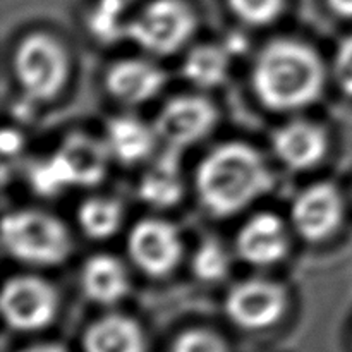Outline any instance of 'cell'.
<instances>
[{
  "mask_svg": "<svg viewBox=\"0 0 352 352\" xmlns=\"http://www.w3.org/2000/svg\"><path fill=\"white\" fill-rule=\"evenodd\" d=\"M274 172L260 151L243 141L213 148L196 168L195 186L203 208L213 217L243 212L274 188Z\"/></svg>",
  "mask_w": 352,
  "mask_h": 352,
  "instance_id": "cell-1",
  "label": "cell"
},
{
  "mask_svg": "<svg viewBox=\"0 0 352 352\" xmlns=\"http://www.w3.org/2000/svg\"><path fill=\"white\" fill-rule=\"evenodd\" d=\"M327 81L325 64L308 43L278 38L265 45L251 71L260 103L274 112H294L315 103Z\"/></svg>",
  "mask_w": 352,
  "mask_h": 352,
  "instance_id": "cell-2",
  "label": "cell"
},
{
  "mask_svg": "<svg viewBox=\"0 0 352 352\" xmlns=\"http://www.w3.org/2000/svg\"><path fill=\"white\" fill-rule=\"evenodd\" d=\"M2 246L12 260L31 267H57L72 250L67 227L41 210H16L2 220Z\"/></svg>",
  "mask_w": 352,
  "mask_h": 352,
  "instance_id": "cell-3",
  "label": "cell"
},
{
  "mask_svg": "<svg viewBox=\"0 0 352 352\" xmlns=\"http://www.w3.org/2000/svg\"><path fill=\"white\" fill-rule=\"evenodd\" d=\"M12 67L24 98L48 102L67 82L69 55L64 45L50 33L33 31L17 43Z\"/></svg>",
  "mask_w": 352,
  "mask_h": 352,
  "instance_id": "cell-4",
  "label": "cell"
},
{
  "mask_svg": "<svg viewBox=\"0 0 352 352\" xmlns=\"http://www.w3.org/2000/svg\"><path fill=\"white\" fill-rule=\"evenodd\" d=\"M196 30L195 10L184 0H151L124 26V38L151 55L181 50Z\"/></svg>",
  "mask_w": 352,
  "mask_h": 352,
  "instance_id": "cell-5",
  "label": "cell"
},
{
  "mask_svg": "<svg viewBox=\"0 0 352 352\" xmlns=\"http://www.w3.org/2000/svg\"><path fill=\"white\" fill-rule=\"evenodd\" d=\"M57 306L55 287L36 275H14L3 284L0 308L12 329L23 332L43 329L54 320Z\"/></svg>",
  "mask_w": 352,
  "mask_h": 352,
  "instance_id": "cell-6",
  "label": "cell"
},
{
  "mask_svg": "<svg viewBox=\"0 0 352 352\" xmlns=\"http://www.w3.org/2000/svg\"><path fill=\"white\" fill-rule=\"evenodd\" d=\"M181 232L174 223L162 219H143L134 223L127 236V253L133 263L150 277H165L181 263Z\"/></svg>",
  "mask_w": 352,
  "mask_h": 352,
  "instance_id": "cell-7",
  "label": "cell"
},
{
  "mask_svg": "<svg viewBox=\"0 0 352 352\" xmlns=\"http://www.w3.org/2000/svg\"><path fill=\"white\" fill-rule=\"evenodd\" d=\"M217 120L219 110L205 96L179 95L162 107L153 127L158 141L182 151L212 133Z\"/></svg>",
  "mask_w": 352,
  "mask_h": 352,
  "instance_id": "cell-8",
  "label": "cell"
},
{
  "mask_svg": "<svg viewBox=\"0 0 352 352\" xmlns=\"http://www.w3.org/2000/svg\"><path fill=\"white\" fill-rule=\"evenodd\" d=\"M287 291L268 278H250L234 285L226 298V311L236 325L260 330L274 325L287 309Z\"/></svg>",
  "mask_w": 352,
  "mask_h": 352,
  "instance_id": "cell-9",
  "label": "cell"
},
{
  "mask_svg": "<svg viewBox=\"0 0 352 352\" xmlns=\"http://www.w3.org/2000/svg\"><path fill=\"white\" fill-rule=\"evenodd\" d=\"M342 195L332 182H315L302 189L291 205V223L308 243L329 239L342 223Z\"/></svg>",
  "mask_w": 352,
  "mask_h": 352,
  "instance_id": "cell-10",
  "label": "cell"
},
{
  "mask_svg": "<svg viewBox=\"0 0 352 352\" xmlns=\"http://www.w3.org/2000/svg\"><path fill=\"white\" fill-rule=\"evenodd\" d=\"M291 237L287 226L270 212L256 213L244 222L236 237V251L241 260L254 267H270L289 253Z\"/></svg>",
  "mask_w": 352,
  "mask_h": 352,
  "instance_id": "cell-11",
  "label": "cell"
},
{
  "mask_svg": "<svg viewBox=\"0 0 352 352\" xmlns=\"http://www.w3.org/2000/svg\"><path fill=\"white\" fill-rule=\"evenodd\" d=\"M272 146L285 167L292 170H308L325 158L329 151V136L320 124L298 119L275 131Z\"/></svg>",
  "mask_w": 352,
  "mask_h": 352,
  "instance_id": "cell-12",
  "label": "cell"
},
{
  "mask_svg": "<svg viewBox=\"0 0 352 352\" xmlns=\"http://www.w3.org/2000/svg\"><path fill=\"white\" fill-rule=\"evenodd\" d=\"M167 76L144 58H122L107 69L105 88L113 100L126 105H141L164 89Z\"/></svg>",
  "mask_w": 352,
  "mask_h": 352,
  "instance_id": "cell-13",
  "label": "cell"
},
{
  "mask_svg": "<svg viewBox=\"0 0 352 352\" xmlns=\"http://www.w3.org/2000/svg\"><path fill=\"white\" fill-rule=\"evenodd\" d=\"M57 151L71 172L74 188H91L105 179L112 158L105 140L86 133H71Z\"/></svg>",
  "mask_w": 352,
  "mask_h": 352,
  "instance_id": "cell-14",
  "label": "cell"
},
{
  "mask_svg": "<svg viewBox=\"0 0 352 352\" xmlns=\"http://www.w3.org/2000/svg\"><path fill=\"white\" fill-rule=\"evenodd\" d=\"M138 195L151 208H170L184 195L181 150L167 148L148 165L138 184Z\"/></svg>",
  "mask_w": 352,
  "mask_h": 352,
  "instance_id": "cell-15",
  "label": "cell"
},
{
  "mask_svg": "<svg viewBox=\"0 0 352 352\" xmlns=\"http://www.w3.org/2000/svg\"><path fill=\"white\" fill-rule=\"evenodd\" d=\"M81 287L89 301L112 306L129 292V274L119 258L95 254L86 260L81 270Z\"/></svg>",
  "mask_w": 352,
  "mask_h": 352,
  "instance_id": "cell-16",
  "label": "cell"
},
{
  "mask_svg": "<svg viewBox=\"0 0 352 352\" xmlns=\"http://www.w3.org/2000/svg\"><path fill=\"white\" fill-rule=\"evenodd\" d=\"M158 136L153 126L131 116L113 117L105 129V143L112 158L134 165L146 160L155 150Z\"/></svg>",
  "mask_w": 352,
  "mask_h": 352,
  "instance_id": "cell-17",
  "label": "cell"
},
{
  "mask_svg": "<svg viewBox=\"0 0 352 352\" xmlns=\"http://www.w3.org/2000/svg\"><path fill=\"white\" fill-rule=\"evenodd\" d=\"M86 352H144V336L129 316L109 315L96 320L85 333Z\"/></svg>",
  "mask_w": 352,
  "mask_h": 352,
  "instance_id": "cell-18",
  "label": "cell"
},
{
  "mask_svg": "<svg viewBox=\"0 0 352 352\" xmlns=\"http://www.w3.org/2000/svg\"><path fill=\"white\" fill-rule=\"evenodd\" d=\"M232 50L223 45L205 43L191 48L182 62V74L198 88H217L227 79Z\"/></svg>",
  "mask_w": 352,
  "mask_h": 352,
  "instance_id": "cell-19",
  "label": "cell"
},
{
  "mask_svg": "<svg viewBox=\"0 0 352 352\" xmlns=\"http://www.w3.org/2000/svg\"><path fill=\"white\" fill-rule=\"evenodd\" d=\"M124 222V206L110 196L86 198L78 208V223L86 237L105 241L116 236Z\"/></svg>",
  "mask_w": 352,
  "mask_h": 352,
  "instance_id": "cell-20",
  "label": "cell"
},
{
  "mask_svg": "<svg viewBox=\"0 0 352 352\" xmlns=\"http://www.w3.org/2000/svg\"><path fill=\"white\" fill-rule=\"evenodd\" d=\"M28 182L36 195L45 198H54L62 195L65 189L74 188L71 172L58 151L34 160L28 167Z\"/></svg>",
  "mask_w": 352,
  "mask_h": 352,
  "instance_id": "cell-21",
  "label": "cell"
},
{
  "mask_svg": "<svg viewBox=\"0 0 352 352\" xmlns=\"http://www.w3.org/2000/svg\"><path fill=\"white\" fill-rule=\"evenodd\" d=\"M230 253L220 241L210 239L201 241L196 248L191 260V270L196 278L203 282H219L226 278L230 272Z\"/></svg>",
  "mask_w": 352,
  "mask_h": 352,
  "instance_id": "cell-22",
  "label": "cell"
},
{
  "mask_svg": "<svg viewBox=\"0 0 352 352\" xmlns=\"http://www.w3.org/2000/svg\"><path fill=\"white\" fill-rule=\"evenodd\" d=\"M134 0H98L89 14V30L100 41L119 40L124 36L122 14Z\"/></svg>",
  "mask_w": 352,
  "mask_h": 352,
  "instance_id": "cell-23",
  "label": "cell"
},
{
  "mask_svg": "<svg viewBox=\"0 0 352 352\" xmlns=\"http://www.w3.org/2000/svg\"><path fill=\"white\" fill-rule=\"evenodd\" d=\"M237 19L250 26H267L277 21L285 9V0H227Z\"/></svg>",
  "mask_w": 352,
  "mask_h": 352,
  "instance_id": "cell-24",
  "label": "cell"
},
{
  "mask_svg": "<svg viewBox=\"0 0 352 352\" xmlns=\"http://www.w3.org/2000/svg\"><path fill=\"white\" fill-rule=\"evenodd\" d=\"M172 352H229L223 340L208 330H189L174 344Z\"/></svg>",
  "mask_w": 352,
  "mask_h": 352,
  "instance_id": "cell-25",
  "label": "cell"
},
{
  "mask_svg": "<svg viewBox=\"0 0 352 352\" xmlns=\"http://www.w3.org/2000/svg\"><path fill=\"white\" fill-rule=\"evenodd\" d=\"M333 78L340 91L352 96V36L344 38L333 57Z\"/></svg>",
  "mask_w": 352,
  "mask_h": 352,
  "instance_id": "cell-26",
  "label": "cell"
},
{
  "mask_svg": "<svg viewBox=\"0 0 352 352\" xmlns=\"http://www.w3.org/2000/svg\"><path fill=\"white\" fill-rule=\"evenodd\" d=\"M24 140L16 129H10V127H6L2 131V138H0V146H2L3 157H14L21 151L23 148Z\"/></svg>",
  "mask_w": 352,
  "mask_h": 352,
  "instance_id": "cell-27",
  "label": "cell"
},
{
  "mask_svg": "<svg viewBox=\"0 0 352 352\" xmlns=\"http://www.w3.org/2000/svg\"><path fill=\"white\" fill-rule=\"evenodd\" d=\"M330 10L344 19H352V0H327Z\"/></svg>",
  "mask_w": 352,
  "mask_h": 352,
  "instance_id": "cell-28",
  "label": "cell"
},
{
  "mask_svg": "<svg viewBox=\"0 0 352 352\" xmlns=\"http://www.w3.org/2000/svg\"><path fill=\"white\" fill-rule=\"evenodd\" d=\"M21 352H65L60 346L57 344H38V346H31L28 349Z\"/></svg>",
  "mask_w": 352,
  "mask_h": 352,
  "instance_id": "cell-29",
  "label": "cell"
}]
</instances>
